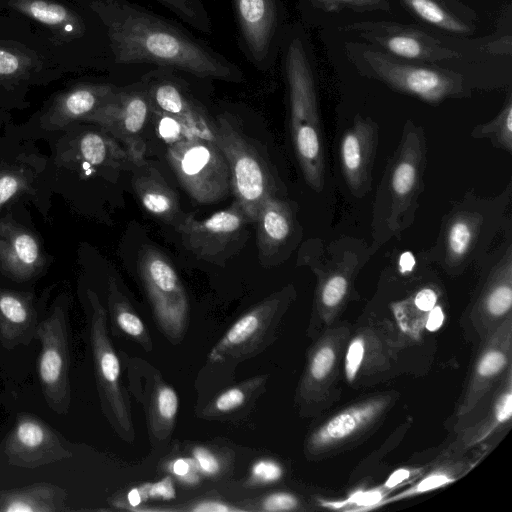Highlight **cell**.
Instances as JSON below:
<instances>
[{
  "mask_svg": "<svg viewBox=\"0 0 512 512\" xmlns=\"http://www.w3.org/2000/svg\"><path fill=\"white\" fill-rule=\"evenodd\" d=\"M132 184L144 209L164 223L176 228L187 216L180 208L177 194L156 169L147 167L138 172Z\"/></svg>",
  "mask_w": 512,
  "mask_h": 512,
  "instance_id": "24",
  "label": "cell"
},
{
  "mask_svg": "<svg viewBox=\"0 0 512 512\" xmlns=\"http://www.w3.org/2000/svg\"><path fill=\"white\" fill-rule=\"evenodd\" d=\"M12 6L50 27L59 36L73 39L84 34L82 20L67 7L51 0H12Z\"/></svg>",
  "mask_w": 512,
  "mask_h": 512,
  "instance_id": "28",
  "label": "cell"
},
{
  "mask_svg": "<svg viewBox=\"0 0 512 512\" xmlns=\"http://www.w3.org/2000/svg\"><path fill=\"white\" fill-rule=\"evenodd\" d=\"M381 498L382 493L376 489L367 492H359L352 496V500L355 503L365 506L375 505L381 500Z\"/></svg>",
  "mask_w": 512,
  "mask_h": 512,
  "instance_id": "50",
  "label": "cell"
},
{
  "mask_svg": "<svg viewBox=\"0 0 512 512\" xmlns=\"http://www.w3.org/2000/svg\"><path fill=\"white\" fill-rule=\"evenodd\" d=\"M252 223L235 201L228 208L204 219L187 214L175 229L184 246L199 259L220 264L244 242L247 226Z\"/></svg>",
  "mask_w": 512,
  "mask_h": 512,
  "instance_id": "14",
  "label": "cell"
},
{
  "mask_svg": "<svg viewBox=\"0 0 512 512\" xmlns=\"http://www.w3.org/2000/svg\"><path fill=\"white\" fill-rule=\"evenodd\" d=\"M407 6L427 23L451 32L464 33L469 31L468 27L448 14L434 0H403Z\"/></svg>",
  "mask_w": 512,
  "mask_h": 512,
  "instance_id": "33",
  "label": "cell"
},
{
  "mask_svg": "<svg viewBox=\"0 0 512 512\" xmlns=\"http://www.w3.org/2000/svg\"><path fill=\"white\" fill-rule=\"evenodd\" d=\"M444 319L445 316L442 308L436 305L428 312L425 327L429 331H437L443 325Z\"/></svg>",
  "mask_w": 512,
  "mask_h": 512,
  "instance_id": "49",
  "label": "cell"
},
{
  "mask_svg": "<svg viewBox=\"0 0 512 512\" xmlns=\"http://www.w3.org/2000/svg\"><path fill=\"white\" fill-rule=\"evenodd\" d=\"M511 200V181L494 196L466 192L442 217L435 242L420 254L423 260L451 277L479 266L496 247L498 236L511 232Z\"/></svg>",
  "mask_w": 512,
  "mask_h": 512,
  "instance_id": "2",
  "label": "cell"
},
{
  "mask_svg": "<svg viewBox=\"0 0 512 512\" xmlns=\"http://www.w3.org/2000/svg\"><path fill=\"white\" fill-rule=\"evenodd\" d=\"M168 67H157L142 76L151 110L178 120L194 133L213 137L212 122L191 96L186 83Z\"/></svg>",
  "mask_w": 512,
  "mask_h": 512,
  "instance_id": "17",
  "label": "cell"
},
{
  "mask_svg": "<svg viewBox=\"0 0 512 512\" xmlns=\"http://www.w3.org/2000/svg\"><path fill=\"white\" fill-rule=\"evenodd\" d=\"M438 302L437 291L430 286L419 289L413 297L414 306L421 312L428 313Z\"/></svg>",
  "mask_w": 512,
  "mask_h": 512,
  "instance_id": "46",
  "label": "cell"
},
{
  "mask_svg": "<svg viewBox=\"0 0 512 512\" xmlns=\"http://www.w3.org/2000/svg\"><path fill=\"white\" fill-rule=\"evenodd\" d=\"M35 336L41 344L37 372L43 396L55 413L64 415L71 402L66 303L53 306L37 325Z\"/></svg>",
  "mask_w": 512,
  "mask_h": 512,
  "instance_id": "11",
  "label": "cell"
},
{
  "mask_svg": "<svg viewBox=\"0 0 512 512\" xmlns=\"http://www.w3.org/2000/svg\"><path fill=\"white\" fill-rule=\"evenodd\" d=\"M178 396L166 384H157L149 400V416L152 428L159 438L171 430L178 410Z\"/></svg>",
  "mask_w": 512,
  "mask_h": 512,
  "instance_id": "32",
  "label": "cell"
},
{
  "mask_svg": "<svg viewBox=\"0 0 512 512\" xmlns=\"http://www.w3.org/2000/svg\"><path fill=\"white\" fill-rule=\"evenodd\" d=\"M347 52L362 74L429 104L470 96L463 77L454 72L407 63L363 44L350 43Z\"/></svg>",
  "mask_w": 512,
  "mask_h": 512,
  "instance_id": "6",
  "label": "cell"
},
{
  "mask_svg": "<svg viewBox=\"0 0 512 512\" xmlns=\"http://www.w3.org/2000/svg\"><path fill=\"white\" fill-rule=\"evenodd\" d=\"M454 481V477L445 470H437L427 474L421 481L409 490L401 493V496H414L443 487Z\"/></svg>",
  "mask_w": 512,
  "mask_h": 512,
  "instance_id": "39",
  "label": "cell"
},
{
  "mask_svg": "<svg viewBox=\"0 0 512 512\" xmlns=\"http://www.w3.org/2000/svg\"><path fill=\"white\" fill-rule=\"evenodd\" d=\"M378 27L371 23H355L345 29L357 31L363 38L383 47L389 54L398 58L435 62L455 55L449 49L433 46L431 40H424V35L417 31L385 25Z\"/></svg>",
  "mask_w": 512,
  "mask_h": 512,
  "instance_id": "21",
  "label": "cell"
},
{
  "mask_svg": "<svg viewBox=\"0 0 512 512\" xmlns=\"http://www.w3.org/2000/svg\"><path fill=\"white\" fill-rule=\"evenodd\" d=\"M171 470L179 478H184L191 471L196 470V464L192 459L179 458L173 462Z\"/></svg>",
  "mask_w": 512,
  "mask_h": 512,
  "instance_id": "51",
  "label": "cell"
},
{
  "mask_svg": "<svg viewBox=\"0 0 512 512\" xmlns=\"http://www.w3.org/2000/svg\"><path fill=\"white\" fill-rule=\"evenodd\" d=\"M306 21H317L320 17L338 14L344 10L346 0H297Z\"/></svg>",
  "mask_w": 512,
  "mask_h": 512,
  "instance_id": "37",
  "label": "cell"
},
{
  "mask_svg": "<svg viewBox=\"0 0 512 512\" xmlns=\"http://www.w3.org/2000/svg\"><path fill=\"white\" fill-rule=\"evenodd\" d=\"M89 331L97 389L102 410L125 440L134 436L130 410L120 381V363L108 335L107 311L97 294L88 289Z\"/></svg>",
  "mask_w": 512,
  "mask_h": 512,
  "instance_id": "9",
  "label": "cell"
},
{
  "mask_svg": "<svg viewBox=\"0 0 512 512\" xmlns=\"http://www.w3.org/2000/svg\"><path fill=\"white\" fill-rule=\"evenodd\" d=\"M385 406V399L374 398L341 410L313 433L312 449L325 451L356 437L376 421Z\"/></svg>",
  "mask_w": 512,
  "mask_h": 512,
  "instance_id": "22",
  "label": "cell"
},
{
  "mask_svg": "<svg viewBox=\"0 0 512 512\" xmlns=\"http://www.w3.org/2000/svg\"><path fill=\"white\" fill-rule=\"evenodd\" d=\"M195 29L210 34L212 22L202 0H156Z\"/></svg>",
  "mask_w": 512,
  "mask_h": 512,
  "instance_id": "34",
  "label": "cell"
},
{
  "mask_svg": "<svg viewBox=\"0 0 512 512\" xmlns=\"http://www.w3.org/2000/svg\"><path fill=\"white\" fill-rule=\"evenodd\" d=\"M108 304L114 324L125 334L135 338L145 350L150 351L152 342L144 323L112 278L109 281Z\"/></svg>",
  "mask_w": 512,
  "mask_h": 512,
  "instance_id": "30",
  "label": "cell"
},
{
  "mask_svg": "<svg viewBox=\"0 0 512 512\" xmlns=\"http://www.w3.org/2000/svg\"><path fill=\"white\" fill-rule=\"evenodd\" d=\"M45 258L37 237L5 217L0 219V269L14 281H26L41 271Z\"/></svg>",
  "mask_w": 512,
  "mask_h": 512,
  "instance_id": "20",
  "label": "cell"
},
{
  "mask_svg": "<svg viewBox=\"0 0 512 512\" xmlns=\"http://www.w3.org/2000/svg\"><path fill=\"white\" fill-rule=\"evenodd\" d=\"M192 510L195 512H230L239 511L241 509L228 506L218 501H204L197 504Z\"/></svg>",
  "mask_w": 512,
  "mask_h": 512,
  "instance_id": "48",
  "label": "cell"
},
{
  "mask_svg": "<svg viewBox=\"0 0 512 512\" xmlns=\"http://www.w3.org/2000/svg\"><path fill=\"white\" fill-rule=\"evenodd\" d=\"M279 58L288 93L291 138L303 177L321 192L325 185V154L315 71L309 39L300 23L287 25Z\"/></svg>",
  "mask_w": 512,
  "mask_h": 512,
  "instance_id": "3",
  "label": "cell"
},
{
  "mask_svg": "<svg viewBox=\"0 0 512 512\" xmlns=\"http://www.w3.org/2000/svg\"><path fill=\"white\" fill-rule=\"evenodd\" d=\"M294 295L295 290L289 285L244 314L212 349L210 361L220 362L228 358L244 357L245 354H251L260 348L268 329L289 305Z\"/></svg>",
  "mask_w": 512,
  "mask_h": 512,
  "instance_id": "16",
  "label": "cell"
},
{
  "mask_svg": "<svg viewBox=\"0 0 512 512\" xmlns=\"http://www.w3.org/2000/svg\"><path fill=\"white\" fill-rule=\"evenodd\" d=\"M410 475L409 470L407 469H399L391 474L388 480L385 483L386 487L392 488L399 485L402 481L407 479Z\"/></svg>",
  "mask_w": 512,
  "mask_h": 512,
  "instance_id": "52",
  "label": "cell"
},
{
  "mask_svg": "<svg viewBox=\"0 0 512 512\" xmlns=\"http://www.w3.org/2000/svg\"><path fill=\"white\" fill-rule=\"evenodd\" d=\"M66 492L50 483H35L0 491V512H57L67 510Z\"/></svg>",
  "mask_w": 512,
  "mask_h": 512,
  "instance_id": "27",
  "label": "cell"
},
{
  "mask_svg": "<svg viewBox=\"0 0 512 512\" xmlns=\"http://www.w3.org/2000/svg\"><path fill=\"white\" fill-rule=\"evenodd\" d=\"M127 499L131 506H133V507L138 506L142 502V498H141L138 488L131 489L127 495Z\"/></svg>",
  "mask_w": 512,
  "mask_h": 512,
  "instance_id": "53",
  "label": "cell"
},
{
  "mask_svg": "<svg viewBox=\"0 0 512 512\" xmlns=\"http://www.w3.org/2000/svg\"><path fill=\"white\" fill-rule=\"evenodd\" d=\"M254 480L262 483H271L282 477L283 470L281 466L271 460H261L255 463L251 469Z\"/></svg>",
  "mask_w": 512,
  "mask_h": 512,
  "instance_id": "43",
  "label": "cell"
},
{
  "mask_svg": "<svg viewBox=\"0 0 512 512\" xmlns=\"http://www.w3.org/2000/svg\"><path fill=\"white\" fill-rule=\"evenodd\" d=\"M254 223L259 259L264 266L285 261L302 239L297 203L280 196L264 201Z\"/></svg>",
  "mask_w": 512,
  "mask_h": 512,
  "instance_id": "15",
  "label": "cell"
},
{
  "mask_svg": "<svg viewBox=\"0 0 512 512\" xmlns=\"http://www.w3.org/2000/svg\"><path fill=\"white\" fill-rule=\"evenodd\" d=\"M337 361V348L331 341H325L314 350L307 369V382L319 384L328 379Z\"/></svg>",
  "mask_w": 512,
  "mask_h": 512,
  "instance_id": "35",
  "label": "cell"
},
{
  "mask_svg": "<svg viewBox=\"0 0 512 512\" xmlns=\"http://www.w3.org/2000/svg\"><path fill=\"white\" fill-rule=\"evenodd\" d=\"M4 452L11 465L29 469L71 457V452L49 425L26 413L18 415Z\"/></svg>",
  "mask_w": 512,
  "mask_h": 512,
  "instance_id": "18",
  "label": "cell"
},
{
  "mask_svg": "<svg viewBox=\"0 0 512 512\" xmlns=\"http://www.w3.org/2000/svg\"><path fill=\"white\" fill-rule=\"evenodd\" d=\"M245 399L246 393L243 388H230L216 398L214 409L220 413H228L240 407Z\"/></svg>",
  "mask_w": 512,
  "mask_h": 512,
  "instance_id": "41",
  "label": "cell"
},
{
  "mask_svg": "<svg viewBox=\"0 0 512 512\" xmlns=\"http://www.w3.org/2000/svg\"><path fill=\"white\" fill-rule=\"evenodd\" d=\"M427 152L425 129L407 119L375 193L369 245L371 255L391 239L400 238L413 224L424 191Z\"/></svg>",
  "mask_w": 512,
  "mask_h": 512,
  "instance_id": "4",
  "label": "cell"
},
{
  "mask_svg": "<svg viewBox=\"0 0 512 512\" xmlns=\"http://www.w3.org/2000/svg\"><path fill=\"white\" fill-rule=\"evenodd\" d=\"M142 501L148 498L170 500L175 498V488L171 477L167 476L155 483H146L138 488Z\"/></svg>",
  "mask_w": 512,
  "mask_h": 512,
  "instance_id": "40",
  "label": "cell"
},
{
  "mask_svg": "<svg viewBox=\"0 0 512 512\" xmlns=\"http://www.w3.org/2000/svg\"><path fill=\"white\" fill-rule=\"evenodd\" d=\"M137 267L159 325L168 336H180L187 322L188 298L174 267L152 247L140 251Z\"/></svg>",
  "mask_w": 512,
  "mask_h": 512,
  "instance_id": "13",
  "label": "cell"
},
{
  "mask_svg": "<svg viewBox=\"0 0 512 512\" xmlns=\"http://www.w3.org/2000/svg\"><path fill=\"white\" fill-rule=\"evenodd\" d=\"M509 345L489 344L481 352L473 371L472 384L463 412L470 410L488 386L504 371L509 363Z\"/></svg>",
  "mask_w": 512,
  "mask_h": 512,
  "instance_id": "29",
  "label": "cell"
},
{
  "mask_svg": "<svg viewBox=\"0 0 512 512\" xmlns=\"http://www.w3.org/2000/svg\"><path fill=\"white\" fill-rule=\"evenodd\" d=\"M365 354L366 341L362 335H357L349 343L344 357V372L349 382H353L358 376Z\"/></svg>",
  "mask_w": 512,
  "mask_h": 512,
  "instance_id": "38",
  "label": "cell"
},
{
  "mask_svg": "<svg viewBox=\"0 0 512 512\" xmlns=\"http://www.w3.org/2000/svg\"><path fill=\"white\" fill-rule=\"evenodd\" d=\"M297 506V498L286 492L273 493L263 501V509L269 512L291 511L296 509Z\"/></svg>",
  "mask_w": 512,
  "mask_h": 512,
  "instance_id": "44",
  "label": "cell"
},
{
  "mask_svg": "<svg viewBox=\"0 0 512 512\" xmlns=\"http://www.w3.org/2000/svg\"><path fill=\"white\" fill-rule=\"evenodd\" d=\"M28 63L20 55L0 48V77H16L22 73Z\"/></svg>",
  "mask_w": 512,
  "mask_h": 512,
  "instance_id": "42",
  "label": "cell"
},
{
  "mask_svg": "<svg viewBox=\"0 0 512 512\" xmlns=\"http://www.w3.org/2000/svg\"><path fill=\"white\" fill-rule=\"evenodd\" d=\"M167 156L179 183L197 202H216L231 188L230 169L214 136L186 137L170 144Z\"/></svg>",
  "mask_w": 512,
  "mask_h": 512,
  "instance_id": "8",
  "label": "cell"
},
{
  "mask_svg": "<svg viewBox=\"0 0 512 512\" xmlns=\"http://www.w3.org/2000/svg\"><path fill=\"white\" fill-rule=\"evenodd\" d=\"M370 256L369 246L350 236L327 246L317 238L302 244L297 264L307 266L316 277L315 307L322 317L334 316L353 296L355 279Z\"/></svg>",
  "mask_w": 512,
  "mask_h": 512,
  "instance_id": "5",
  "label": "cell"
},
{
  "mask_svg": "<svg viewBox=\"0 0 512 512\" xmlns=\"http://www.w3.org/2000/svg\"><path fill=\"white\" fill-rule=\"evenodd\" d=\"M71 160L114 170L135 165L126 148L117 139L97 132L84 133L75 141L72 156L67 157V161Z\"/></svg>",
  "mask_w": 512,
  "mask_h": 512,
  "instance_id": "26",
  "label": "cell"
},
{
  "mask_svg": "<svg viewBox=\"0 0 512 512\" xmlns=\"http://www.w3.org/2000/svg\"><path fill=\"white\" fill-rule=\"evenodd\" d=\"M116 64L168 67L201 80L240 83L242 70L181 26L128 0H90Z\"/></svg>",
  "mask_w": 512,
  "mask_h": 512,
  "instance_id": "1",
  "label": "cell"
},
{
  "mask_svg": "<svg viewBox=\"0 0 512 512\" xmlns=\"http://www.w3.org/2000/svg\"><path fill=\"white\" fill-rule=\"evenodd\" d=\"M193 456L203 473L207 475H214L218 473L220 469L219 461L208 449L196 447L193 450Z\"/></svg>",
  "mask_w": 512,
  "mask_h": 512,
  "instance_id": "45",
  "label": "cell"
},
{
  "mask_svg": "<svg viewBox=\"0 0 512 512\" xmlns=\"http://www.w3.org/2000/svg\"><path fill=\"white\" fill-rule=\"evenodd\" d=\"M32 172L25 166H11L0 171V211L20 192L30 188Z\"/></svg>",
  "mask_w": 512,
  "mask_h": 512,
  "instance_id": "36",
  "label": "cell"
},
{
  "mask_svg": "<svg viewBox=\"0 0 512 512\" xmlns=\"http://www.w3.org/2000/svg\"><path fill=\"white\" fill-rule=\"evenodd\" d=\"M240 49L260 72H269L279 58L287 28L284 0H232Z\"/></svg>",
  "mask_w": 512,
  "mask_h": 512,
  "instance_id": "10",
  "label": "cell"
},
{
  "mask_svg": "<svg viewBox=\"0 0 512 512\" xmlns=\"http://www.w3.org/2000/svg\"><path fill=\"white\" fill-rule=\"evenodd\" d=\"M36 310L29 293L0 290V340L6 348L27 343L36 332Z\"/></svg>",
  "mask_w": 512,
  "mask_h": 512,
  "instance_id": "25",
  "label": "cell"
},
{
  "mask_svg": "<svg viewBox=\"0 0 512 512\" xmlns=\"http://www.w3.org/2000/svg\"><path fill=\"white\" fill-rule=\"evenodd\" d=\"M116 88L111 84H81L70 89L54 100L43 119L44 126L48 130H57L73 121H84Z\"/></svg>",
  "mask_w": 512,
  "mask_h": 512,
  "instance_id": "23",
  "label": "cell"
},
{
  "mask_svg": "<svg viewBox=\"0 0 512 512\" xmlns=\"http://www.w3.org/2000/svg\"><path fill=\"white\" fill-rule=\"evenodd\" d=\"M379 143V126L370 117L356 115L342 134L340 165L351 194L364 197L372 187V171Z\"/></svg>",
  "mask_w": 512,
  "mask_h": 512,
  "instance_id": "19",
  "label": "cell"
},
{
  "mask_svg": "<svg viewBox=\"0 0 512 512\" xmlns=\"http://www.w3.org/2000/svg\"><path fill=\"white\" fill-rule=\"evenodd\" d=\"M215 141L231 174L235 201L252 223L265 200L278 196L279 187L267 160L239 129L230 114L221 113L212 122Z\"/></svg>",
  "mask_w": 512,
  "mask_h": 512,
  "instance_id": "7",
  "label": "cell"
},
{
  "mask_svg": "<svg viewBox=\"0 0 512 512\" xmlns=\"http://www.w3.org/2000/svg\"><path fill=\"white\" fill-rule=\"evenodd\" d=\"M512 396L508 389L498 400L495 408V418L497 423H505L511 418Z\"/></svg>",
  "mask_w": 512,
  "mask_h": 512,
  "instance_id": "47",
  "label": "cell"
},
{
  "mask_svg": "<svg viewBox=\"0 0 512 512\" xmlns=\"http://www.w3.org/2000/svg\"><path fill=\"white\" fill-rule=\"evenodd\" d=\"M473 139H488L495 148L512 153V97L508 94L502 108L490 121L476 125Z\"/></svg>",
  "mask_w": 512,
  "mask_h": 512,
  "instance_id": "31",
  "label": "cell"
},
{
  "mask_svg": "<svg viewBox=\"0 0 512 512\" xmlns=\"http://www.w3.org/2000/svg\"><path fill=\"white\" fill-rule=\"evenodd\" d=\"M151 104L141 79L127 87H117L111 96L84 121L96 123L128 151L135 166L145 164L144 130L151 118Z\"/></svg>",
  "mask_w": 512,
  "mask_h": 512,
  "instance_id": "12",
  "label": "cell"
}]
</instances>
